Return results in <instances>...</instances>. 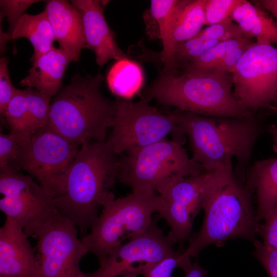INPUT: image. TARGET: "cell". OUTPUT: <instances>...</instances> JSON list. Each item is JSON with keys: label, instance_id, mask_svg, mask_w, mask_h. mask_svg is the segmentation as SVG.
I'll list each match as a JSON object with an SVG mask.
<instances>
[{"label": "cell", "instance_id": "6da1fadb", "mask_svg": "<svg viewBox=\"0 0 277 277\" xmlns=\"http://www.w3.org/2000/svg\"><path fill=\"white\" fill-rule=\"evenodd\" d=\"M206 172L201 204L203 223L184 250L183 258L196 256L206 247L220 246L231 239L257 240L258 221L251 191L235 177L232 164Z\"/></svg>", "mask_w": 277, "mask_h": 277}, {"label": "cell", "instance_id": "7a4b0ae2", "mask_svg": "<svg viewBox=\"0 0 277 277\" xmlns=\"http://www.w3.org/2000/svg\"><path fill=\"white\" fill-rule=\"evenodd\" d=\"M117 155L108 137L81 145L65 190L55 199L57 210L80 229L82 238L95 224L103 198L117 180Z\"/></svg>", "mask_w": 277, "mask_h": 277}, {"label": "cell", "instance_id": "3957f363", "mask_svg": "<svg viewBox=\"0 0 277 277\" xmlns=\"http://www.w3.org/2000/svg\"><path fill=\"white\" fill-rule=\"evenodd\" d=\"M104 77L73 75L51 100L48 125L67 139L80 145L91 141L102 142L108 136L116 113L115 100L102 92Z\"/></svg>", "mask_w": 277, "mask_h": 277}, {"label": "cell", "instance_id": "277c9868", "mask_svg": "<svg viewBox=\"0 0 277 277\" xmlns=\"http://www.w3.org/2000/svg\"><path fill=\"white\" fill-rule=\"evenodd\" d=\"M231 73L221 70L161 72L143 97L178 110L213 117L247 118L253 113L242 107L232 92Z\"/></svg>", "mask_w": 277, "mask_h": 277}, {"label": "cell", "instance_id": "5b68a950", "mask_svg": "<svg viewBox=\"0 0 277 277\" xmlns=\"http://www.w3.org/2000/svg\"><path fill=\"white\" fill-rule=\"evenodd\" d=\"M182 134L188 137L191 157L205 171L249 161L262 126L254 116L247 118L207 116L176 111Z\"/></svg>", "mask_w": 277, "mask_h": 277}, {"label": "cell", "instance_id": "8992f818", "mask_svg": "<svg viewBox=\"0 0 277 277\" xmlns=\"http://www.w3.org/2000/svg\"><path fill=\"white\" fill-rule=\"evenodd\" d=\"M163 200L153 193L133 192L114 199L110 191L102 202V211L90 231L81 239L88 252L98 260L141 234L151 225Z\"/></svg>", "mask_w": 277, "mask_h": 277}, {"label": "cell", "instance_id": "52a82bcc", "mask_svg": "<svg viewBox=\"0 0 277 277\" xmlns=\"http://www.w3.org/2000/svg\"><path fill=\"white\" fill-rule=\"evenodd\" d=\"M204 172L203 167L188 156L182 144L164 139L121 154L117 180L133 192L153 193L156 185L166 177H188Z\"/></svg>", "mask_w": 277, "mask_h": 277}, {"label": "cell", "instance_id": "ba28073f", "mask_svg": "<svg viewBox=\"0 0 277 277\" xmlns=\"http://www.w3.org/2000/svg\"><path fill=\"white\" fill-rule=\"evenodd\" d=\"M149 102L144 97L136 102L116 97V113L108 138L117 155L166 139L170 134L173 140L184 144L176 111L162 114Z\"/></svg>", "mask_w": 277, "mask_h": 277}, {"label": "cell", "instance_id": "9c48e42d", "mask_svg": "<svg viewBox=\"0 0 277 277\" xmlns=\"http://www.w3.org/2000/svg\"><path fill=\"white\" fill-rule=\"evenodd\" d=\"M80 146L47 125L37 129L26 145L22 169L55 199L65 190Z\"/></svg>", "mask_w": 277, "mask_h": 277}, {"label": "cell", "instance_id": "30bf717a", "mask_svg": "<svg viewBox=\"0 0 277 277\" xmlns=\"http://www.w3.org/2000/svg\"><path fill=\"white\" fill-rule=\"evenodd\" d=\"M233 92L240 106L253 113L277 101V48L254 42L231 73Z\"/></svg>", "mask_w": 277, "mask_h": 277}, {"label": "cell", "instance_id": "8fae6325", "mask_svg": "<svg viewBox=\"0 0 277 277\" xmlns=\"http://www.w3.org/2000/svg\"><path fill=\"white\" fill-rule=\"evenodd\" d=\"M0 210L28 237L37 233L57 210L55 199L30 175L0 173Z\"/></svg>", "mask_w": 277, "mask_h": 277}, {"label": "cell", "instance_id": "7c38bea8", "mask_svg": "<svg viewBox=\"0 0 277 277\" xmlns=\"http://www.w3.org/2000/svg\"><path fill=\"white\" fill-rule=\"evenodd\" d=\"M36 239L38 277H84L80 265L88 251L76 227L58 210Z\"/></svg>", "mask_w": 277, "mask_h": 277}, {"label": "cell", "instance_id": "4fadbf2b", "mask_svg": "<svg viewBox=\"0 0 277 277\" xmlns=\"http://www.w3.org/2000/svg\"><path fill=\"white\" fill-rule=\"evenodd\" d=\"M174 241L152 221L149 228L98 260V268L84 277H118L130 272L140 274L176 252Z\"/></svg>", "mask_w": 277, "mask_h": 277}, {"label": "cell", "instance_id": "5bb4252c", "mask_svg": "<svg viewBox=\"0 0 277 277\" xmlns=\"http://www.w3.org/2000/svg\"><path fill=\"white\" fill-rule=\"evenodd\" d=\"M206 171L197 175H173L161 181L155 188L163 200L157 213L170 228L168 236L176 243L190 236L192 222L201 209Z\"/></svg>", "mask_w": 277, "mask_h": 277}, {"label": "cell", "instance_id": "9a60e30c", "mask_svg": "<svg viewBox=\"0 0 277 277\" xmlns=\"http://www.w3.org/2000/svg\"><path fill=\"white\" fill-rule=\"evenodd\" d=\"M71 2L82 17L86 48L94 52L98 66H102L111 60L128 58L118 46L114 32L105 19L104 11L109 1L73 0Z\"/></svg>", "mask_w": 277, "mask_h": 277}, {"label": "cell", "instance_id": "2e32d148", "mask_svg": "<svg viewBox=\"0 0 277 277\" xmlns=\"http://www.w3.org/2000/svg\"><path fill=\"white\" fill-rule=\"evenodd\" d=\"M28 236L13 219L0 228V277H38L39 265Z\"/></svg>", "mask_w": 277, "mask_h": 277}, {"label": "cell", "instance_id": "e0dca14e", "mask_svg": "<svg viewBox=\"0 0 277 277\" xmlns=\"http://www.w3.org/2000/svg\"><path fill=\"white\" fill-rule=\"evenodd\" d=\"M206 1L181 0L171 21L168 41L159 53L163 65L162 72L175 73L174 54L176 46L194 37L206 25Z\"/></svg>", "mask_w": 277, "mask_h": 277}, {"label": "cell", "instance_id": "ac0fdd59", "mask_svg": "<svg viewBox=\"0 0 277 277\" xmlns=\"http://www.w3.org/2000/svg\"><path fill=\"white\" fill-rule=\"evenodd\" d=\"M50 23L55 41L74 62L79 61L86 48L83 22L79 11L65 0H50L44 10Z\"/></svg>", "mask_w": 277, "mask_h": 277}, {"label": "cell", "instance_id": "d6986e66", "mask_svg": "<svg viewBox=\"0 0 277 277\" xmlns=\"http://www.w3.org/2000/svg\"><path fill=\"white\" fill-rule=\"evenodd\" d=\"M71 57L62 49L53 48L33 62L27 76L19 84L52 97L63 87V79Z\"/></svg>", "mask_w": 277, "mask_h": 277}, {"label": "cell", "instance_id": "ffe728a7", "mask_svg": "<svg viewBox=\"0 0 277 277\" xmlns=\"http://www.w3.org/2000/svg\"><path fill=\"white\" fill-rule=\"evenodd\" d=\"M247 186L256 195V219L263 221L277 207V156L255 162Z\"/></svg>", "mask_w": 277, "mask_h": 277}, {"label": "cell", "instance_id": "44dd1931", "mask_svg": "<svg viewBox=\"0 0 277 277\" xmlns=\"http://www.w3.org/2000/svg\"><path fill=\"white\" fill-rule=\"evenodd\" d=\"M231 18L245 37L255 38L257 43L277 45V25L260 7L242 0L233 11Z\"/></svg>", "mask_w": 277, "mask_h": 277}, {"label": "cell", "instance_id": "7402d4cb", "mask_svg": "<svg viewBox=\"0 0 277 277\" xmlns=\"http://www.w3.org/2000/svg\"><path fill=\"white\" fill-rule=\"evenodd\" d=\"M27 38L32 45L33 62L53 49L55 41L52 27L45 10L31 15L23 14L18 20L10 37L11 39Z\"/></svg>", "mask_w": 277, "mask_h": 277}, {"label": "cell", "instance_id": "603a6c76", "mask_svg": "<svg viewBox=\"0 0 277 277\" xmlns=\"http://www.w3.org/2000/svg\"><path fill=\"white\" fill-rule=\"evenodd\" d=\"M106 82L112 93L118 97L131 99L143 85L144 72L135 61L129 58L120 60L109 70Z\"/></svg>", "mask_w": 277, "mask_h": 277}, {"label": "cell", "instance_id": "cb8c5ba5", "mask_svg": "<svg viewBox=\"0 0 277 277\" xmlns=\"http://www.w3.org/2000/svg\"><path fill=\"white\" fill-rule=\"evenodd\" d=\"M181 0H151L143 15L146 32L150 39H160L163 46L168 41L171 21Z\"/></svg>", "mask_w": 277, "mask_h": 277}, {"label": "cell", "instance_id": "d4e9b609", "mask_svg": "<svg viewBox=\"0 0 277 277\" xmlns=\"http://www.w3.org/2000/svg\"><path fill=\"white\" fill-rule=\"evenodd\" d=\"M5 120L10 133L28 144L33 134L31 131L28 119V103L26 89L18 90L9 103Z\"/></svg>", "mask_w": 277, "mask_h": 277}, {"label": "cell", "instance_id": "484cf974", "mask_svg": "<svg viewBox=\"0 0 277 277\" xmlns=\"http://www.w3.org/2000/svg\"><path fill=\"white\" fill-rule=\"evenodd\" d=\"M27 143L16 135L0 134V173L18 172L22 169Z\"/></svg>", "mask_w": 277, "mask_h": 277}, {"label": "cell", "instance_id": "4316f807", "mask_svg": "<svg viewBox=\"0 0 277 277\" xmlns=\"http://www.w3.org/2000/svg\"><path fill=\"white\" fill-rule=\"evenodd\" d=\"M26 89L28 103V119L32 133L48 125L51 98L31 88Z\"/></svg>", "mask_w": 277, "mask_h": 277}, {"label": "cell", "instance_id": "83f0119b", "mask_svg": "<svg viewBox=\"0 0 277 277\" xmlns=\"http://www.w3.org/2000/svg\"><path fill=\"white\" fill-rule=\"evenodd\" d=\"M225 44L226 42H219L201 55L185 65L184 72L221 70Z\"/></svg>", "mask_w": 277, "mask_h": 277}, {"label": "cell", "instance_id": "f1b7e54d", "mask_svg": "<svg viewBox=\"0 0 277 277\" xmlns=\"http://www.w3.org/2000/svg\"><path fill=\"white\" fill-rule=\"evenodd\" d=\"M242 0H206L205 6L206 25L210 26L232 20L231 16Z\"/></svg>", "mask_w": 277, "mask_h": 277}, {"label": "cell", "instance_id": "f546056e", "mask_svg": "<svg viewBox=\"0 0 277 277\" xmlns=\"http://www.w3.org/2000/svg\"><path fill=\"white\" fill-rule=\"evenodd\" d=\"M254 43L252 38L244 35L226 41L221 70L231 73L236 63Z\"/></svg>", "mask_w": 277, "mask_h": 277}, {"label": "cell", "instance_id": "4dcf8cb0", "mask_svg": "<svg viewBox=\"0 0 277 277\" xmlns=\"http://www.w3.org/2000/svg\"><path fill=\"white\" fill-rule=\"evenodd\" d=\"M40 2L36 0H1V21L4 16L7 17L9 29L5 33L8 40L15 28L17 23L25 11L31 5Z\"/></svg>", "mask_w": 277, "mask_h": 277}, {"label": "cell", "instance_id": "1f68e13d", "mask_svg": "<svg viewBox=\"0 0 277 277\" xmlns=\"http://www.w3.org/2000/svg\"><path fill=\"white\" fill-rule=\"evenodd\" d=\"M197 35L208 39L226 42L242 36L244 34L239 26L233 23L232 20H230L221 24L208 26Z\"/></svg>", "mask_w": 277, "mask_h": 277}, {"label": "cell", "instance_id": "d6a6232c", "mask_svg": "<svg viewBox=\"0 0 277 277\" xmlns=\"http://www.w3.org/2000/svg\"><path fill=\"white\" fill-rule=\"evenodd\" d=\"M9 59L6 56L0 58V113L2 118L5 116L7 107L17 93L18 89L12 83L8 69Z\"/></svg>", "mask_w": 277, "mask_h": 277}, {"label": "cell", "instance_id": "836d02e7", "mask_svg": "<svg viewBox=\"0 0 277 277\" xmlns=\"http://www.w3.org/2000/svg\"><path fill=\"white\" fill-rule=\"evenodd\" d=\"M184 250L176 252L159 263L144 269L141 272L144 277H171L175 268L184 260Z\"/></svg>", "mask_w": 277, "mask_h": 277}, {"label": "cell", "instance_id": "e575fe53", "mask_svg": "<svg viewBox=\"0 0 277 277\" xmlns=\"http://www.w3.org/2000/svg\"><path fill=\"white\" fill-rule=\"evenodd\" d=\"M254 256L261 263L269 277H277V248L256 240L253 243Z\"/></svg>", "mask_w": 277, "mask_h": 277}, {"label": "cell", "instance_id": "d590c367", "mask_svg": "<svg viewBox=\"0 0 277 277\" xmlns=\"http://www.w3.org/2000/svg\"><path fill=\"white\" fill-rule=\"evenodd\" d=\"M256 233L262 239V243L267 246L277 248V207L258 224Z\"/></svg>", "mask_w": 277, "mask_h": 277}, {"label": "cell", "instance_id": "8d00e7d4", "mask_svg": "<svg viewBox=\"0 0 277 277\" xmlns=\"http://www.w3.org/2000/svg\"><path fill=\"white\" fill-rule=\"evenodd\" d=\"M183 270L185 272V277H204L207 271L202 267L197 260L187 264Z\"/></svg>", "mask_w": 277, "mask_h": 277}, {"label": "cell", "instance_id": "74e56055", "mask_svg": "<svg viewBox=\"0 0 277 277\" xmlns=\"http://www.w3.org/2000/svg\"><path fill=\"white\" fill-rule=\"evenodd\" d=\"M263 7L270 12L275 17L277 25V0H262L259 1Z\"/></svg>", "mask_w": 277, "mask_h": 277}, {"label": "cell", "instance_id": "f35d334b", "mask_svg": "<svg viewBox=\"0 0 277 277\" xmlns=\"http://www.w3.org/2000/svg\"><path fill=\"white\" fill-rule=\"evenodd\" d=\"M272 135L273 136V150L277 153V126L272 130Z\"/></svg>", "mask_w": 277, "mask_h": 277}, {"label": "cell", "instance_id": "ab89813d", "mask_svg": "<svg viewBox=\"0 0 277 277\" xmlns=\"http://www.w3.org/2000/svg\"><path fill=\"white\" fill-rule=\"evenodd\" d=\"M140 274L137 272H130L118 277H137Z\"/></svg>", "mask_w": 277, "mask_h": 277}]
</instances>
